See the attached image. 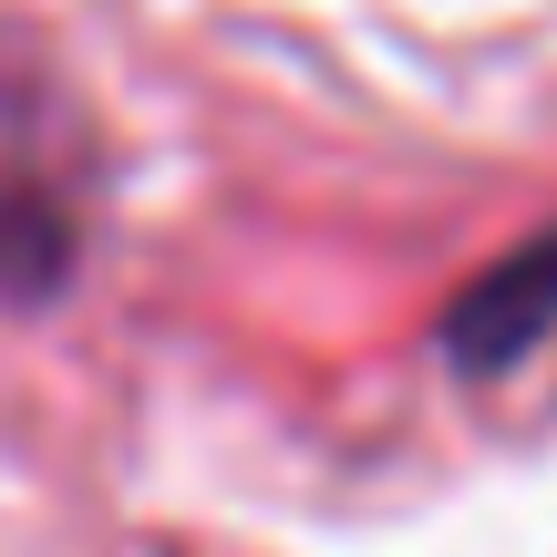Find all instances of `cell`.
Masks as SVG:
<instances>
[{
	"label": "cell",
	"instance_id": "cell-1",
	"mask_svg": "<svg viewBox=\"0 0 557 557\" xmlns=\"http://www.w3.org/2000/svg\"><path fill=\"white\" fill-rule=\"evenodd\" d=\"M547 331H557V227L527 238L517 259H496L444 310V361H455V372H506V361H527Z\"/></svg>",
	"mask_w": 557,
	"mask_h": 557
},
{
	"label": "cell",
	"instance_id": "cell-2",
	"mask_svg": "<svg viewBox=\"0 0 557 557\" xmlns=\"http://www.w3.org/2000/svg\"><path fill=\"white\" fill-rule=\"evenodd\" d=\"M62 278V227H52V207H32V197H0V289H52Z\"/></svg>",
	"mask_w": 557,
	"mask_h": 557
}]
</instances>
